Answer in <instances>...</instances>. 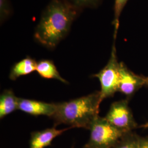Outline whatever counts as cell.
I'll return each instance as SVG.
<instances>
[{"label":"cell","mask_w":148,"mask_h":148,"mask_svg":"<svg viewBox=\"0 0 148 148\" xmlns=\"http://www.w3.org/2000/svg\"><path fill=\"white\" fill-rule=\"evenodd\" d=\"M37 62L34 59L27 57L15 64L11 68L10 79L16 80L21 76H25L36 71Z\"/></svg>","instance_id":"obj_10"},{"label":"cell","mask_w":148,"mask_h":148,"mask_svg":"<svg viewBox=\"0 0 148 148\" xmlns=\"http://www.w3.org/2000/svg\"><path fill=\"white\" fill-rule=\"evenodd\" d=\"M36 71L43 78L47 79H54L66 84H69L66 79L60 76L55 64L51 60H41L37 62Z\"/></svg>","instance_id":"obj_11"},{"label":"cell","mask_w":148,"mask_h":148,"mask_svg":"<svg viewBox=\"0 0 148 148\" xmlns=\"http://www.w3.org/2000/svg\"><path fill=\"white\" fill-rule=\"evenodd\" d=\"M56 103L18 98V110L33 116L51 117L56 111Z\"/></svg>","instance_id":"obj_7"},{"label":"cell","mask_w":148,"mask_h":148,"mask_svg":"<svg viewBox=\"0 0 148 148\" xmlns=\"http://www.w3.org/2000/svg\"><path fill=\"white\" fill-rule=\"evenodd\" d=\"M81 11L68 0H52L43 11L35 29V40L48 49H54L68 35Z\"/></svg>","instance_id":"obj_1"},{"label":"cell","mask_w":148,"mask_h":148,"mask_svg":"<svg viewBox=\"0 0 148 148\" xmlns=\"http://www.w3.org/2000/svg\"><path fill=\"white\" fill-rule=\"evenodd\" d=\"M88 145L94 148H113L125 134L112 126L105 117H98L90 128Z\"/></svg>","instance_id":"obj_3"},{"label":"cell","mask_w":148,"mask_h":148,"mask_svg":"<svg viewBox=\"0 0 148 148\" xmlns=\"http://www.w3.org/2000/svg\"><path fill=\"white\" fill-rule=\"evenodd\" d=\"M145 86L148 87V77H146V81H145Z\"/></svg>","instance_id":"obj_18"},{"label":"cell","mask_w":148,"mask_h":148,"mask_svg":"<svg viewBox=\"0 0 148 148\" xmlns=\"http://www.w3.org/2000/svg\"><path fill=\"white\" fill-rule=\"evenodd\" d=\"M138 148H148V137H138Z\"/></svg>","instance_id":"obj_16"},{"label":"cell","mask_w":148,"mask_h":148,"mask_svg":"<svg viewBox=\"0 0 148 148\" xmlns=\"http://www.w3.org/2000/svg\"><path fill=\"white\" fill-rule=\"evenodd\" d=\"M115 37L111 50L110 59L106 66L93 76L98 78L101 83V93L102 100L111 97L118 92L119 82V66L115 47Z\"/></svg>","instance_id":"obj_4"},{"label":"cell","mask_w":148,"mask_h":148,"mask_svg":"<svg viewBox=\"0 0 148 148\" xmlns=\"http://www.w3.org/2000/svg\"><path fill=\"white\" fill-rule=\"evenodd\" d=\"M84 148H93V147H90L89 145H88L87 144L85 145V146H84Z\"/></svg>","instance_id":"obj_19"},{"label":"cell","mask_w":148,"mask_h":148,"mask_svg":"<svg viewBox=\"0 0 148 148\" xmlns=\"http://www.w3.org/2000/svg\"><path fill=\"white\" fill-rule=\"evenodd\" d=\"M80 9L95 6L99 0H68Z\"/></svg>","instance_id":"obj_15"},{"label":"cell","mask_w":148,"mask_h":148,"mask_svg":"<svg viewBox=\"0 0 148 148\" xmlns=\"http://www.w3.org/2000/svg\"><path fill=\"white\" fill-rule=\"evenodd\" d=\"M128 0H115L114 5V20L113 24L115 27L114 37H116L117 30L119 26V18L122 11L127 3Z\"/></svg>","instance_id":"obj_13"},{"label":"cell","mask_w":148,"mask_h":148,"mask_svg":"<svg viewBox=\"0 0 148 148\" xmlns=\"http://www.w3.org/2000/svg\"><path fill=\"white\" fill-rule=\"evenodd\" d=\"M69 130H57L55 127L49 128L41 131L33 132L31 134L29 148H45L51 145L53 139Z\"/></svg>","instance_id":"obj_8"},{"label":"cell","mask_w":148,"mask_h":148,"mask_svg":"<svg viewBox=\"0 0 148 148\" xmlns=\"http://www.w3.org/2000/svg\"><path fill=\"white\" fill-rule=\"evenodd\" d=\"M12 13L11 5L10 0H0V21L1 24L11 16Z\"/></svg>","instance_id":"obj_14"},{"label":"cell","mask_w":148,"mask_h":148,"mask_svg":"<svg viewBox=\"0 0 148 148\" xmlns=\"http://www.w3.org/2000/svg\"><path fill=\"white\" fill-rule=\"evenodd\" d=\"M140 127H143V128H148V122L146 123L145 124H144V125H142Z\"/></svg>","instance_id":"obj_17"},{"label":"cell","mask_w":148,"mask_h":148,"mask_svg":"<svg viewBox=\"0 0 148 148\" xmlns=\"http://www.w3.org/2000/svg\"><path fill=\"white\" fill-rule=\"evenodd\" d=\"M138 137L132 132L126 133L113 148H138Z\"/></svg>","instance_id":"obj_12"},{"label":"cell","mask_w":148,"mask_h":148,"mask_svg":"<svg viewBox=\"0 0 148 148\" xmlns=\"http://www.w3.org/2000/svg\"><path fill=\"white\" fill-rule=\"evenodd\" d=\"M18 110V98L12 90H5L0 96V119Z\"/></svg>","instance_id":"obj_9"},{"label":"cell","mask_w":148,"mask_h":148,"mask_svg":"<svg viewBox=\"0 0 148 148\" xmlns=\"http://www.w3.org/2000/svg\"><path fill=\"white\" fill-rule=\"evenodd\" d=\"M145 81L146 77L134 74L123 62L120 63L118 92L130 98L145 86Z\"/></svg>","instance_id":"obj_6"},{"label":"cell","mask_w":148,"mask_h":148,"mask_svg":"<svg viewBox=\"0 0 148 148\" xmlns=\"http://www.w3.org/2000/svg\"><path fill=\"white\" fill-rule=\"evenodd\" d=\"M102 101L101 92L97 91L71 101L56 103V111L52 116L54 125L63 123L70 127L89 130L99 116Z\"/></svg>","instance_id":"obj_2"},{"label":"cell","mask_w":148,"mask_h":148,"mask_svg":"<svg viewBox=\"0 0 148 148\" xmlns=\"http://www.w3.org/2000/svg\"><path fill=\"white\" fill-rule=\"evenodd\" d=\"M105 118L112 126L123 133L132 132L137 127L127 99L113 103Z\"/></svg>","instance_id":"obj_5"}]
</instances>
